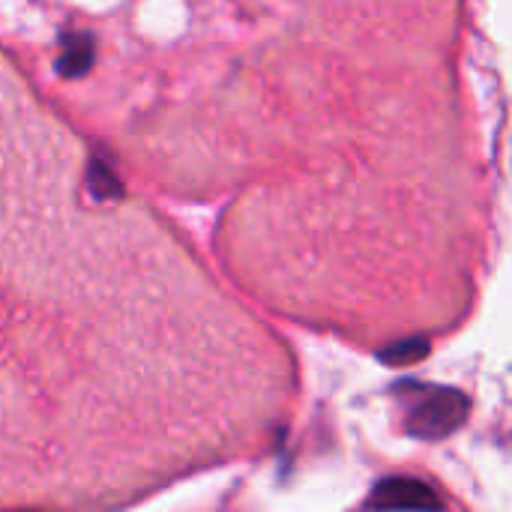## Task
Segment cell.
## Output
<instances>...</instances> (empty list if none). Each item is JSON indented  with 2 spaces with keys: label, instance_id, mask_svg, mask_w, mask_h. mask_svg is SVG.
Masks as SVG:
<instances>
[{
  "label": "cell",
  "instance_id": "6da1fadb",
  "mask_svg": "<svg viewBox=\"0 0 512 512\" xmlns=\"http://www.w3.org/2000/svg\"><path fill=\"white\" fill-rule=\"evenodd\" d=\"M228 345L162 222L0 48V507H123L207 459Z\"/></svg>",
  "mask_w": 512,
  "mask_h": 512
},
{
  "label": "cell",
  "instance_id": "7a4b0ae2",
  "mask_svg": "<svg viewBox=\"0 0 512 512\" xmlns=\"http://www.w3.org/2000/svg\"><path fill=\"white\" fill-rule=\"evenodd\" d=\"M462 411H465V402L456 393H441V396L429 399L423 408L414 411L417 432L420 435H444V432H450L459 423Z\"/></svg>",
  "mask_w": 512,
  "mask_h": 512
},
{
  "label": "cell",
  "instance_id": "3957f363",
  "mask_svg": "<svg viewBox=\"0 0 512 512\" xmlns=\"http://www.w3.org/2000/svg\"><path fill=\"white\" fill-rule=\"evenodd\" d=\"M372 507H411V510H435L438 507V498L420 486V483H411V480H396V483H384L378 489V495L372 498Z\"/></svg>",
  "mask_w": 512,
  "mask_h": 512
}]
</instances>
